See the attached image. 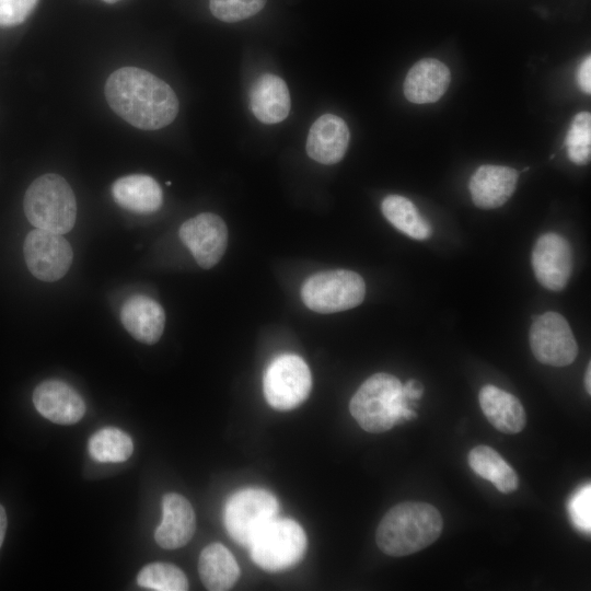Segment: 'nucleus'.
<instances>
[{
	"label": "nucleus",
	"instance_id": "obj_1",
	"mask_svg": "<svg viewBox=\"0 0 591 591\" xmlns=\"http://www.w3.org/2000/svg\"><path fill=\"white\" fill-rule=\"evenodd\" d=\"M104 92L111 108L139 129L163 128L178 113V100L172 88L137 67H123L109 74Z\"/></svg>",
	"mask_w": 591,
	"mask_h": 591
},
{
	"label": "nucleus",
	"instance_id": "obj_2",
	"mask_svg": "<svg viewBox=\"0 0 591 591\" xmlns=\"http://www.w3.org/2000/svg\"><path fill=\"white\" fill-rule=\"evenodd\" d=\"M442 528V517L432 505L406 501L385 513L376 529L375 541L384 554L402 557L431 545Z\"/></svg>",
	"mask_w": 591,
	"mask_h": 591
},
{
	"label": "nucleus",
	"instance_id": "obj_3",
	"mask_svg": "<svg viewBox=\"0 0 591 591\" xmlns=\"http://www.w3.org/2000/svg\"><path fill=\"white\" fill-rule=\"evenodd\" d=\"M351 416L366 431L380 433L416 417L401 381L389 373H375L367 379L349 403Z\"/></svg>",
	"mask_w": 591,
	"mask_h": 591
},
{
	"label": "nucleus",
	"instance_id": "obj_4",
	"mask_svg": "<svg viewBox=\"0 0 591 591\" xmlns=\"http://www.w3.org/2000/svg\"><path fill=\"white\" fill-rule=\"evenodd\" d=\"M23 209L32 225L59 234L69 232L77 217L74 193L68 182L55 173L44 174L28 186Z\"/></svg>",
	"mask_w": 591,
	"mask_h": 591
},
{
	"label": "nucleus",
	"instance_id": "obj_5",
	"mask_svg": "<svg viewBox=\"0 0 591 591\" xmlns=\"http://www.w3.org/2000/svg\"><path fill=\"white\" fill-rule=\"evenodd\" d=\"M247 547L257 566L267 571H280L302 559L306 535L294 520L275 518L256 534Z\"/></svg>",
	"mask_w": 591,
	"mask_h": 591
},
{
	"label": "nucleus",
	"instance_id": "obj_6",
	"mask_svg": "<svg viewBox=\"0 0 591 591\" xmlns=\"http://www.w3.org/2000/svg\"><path fill=\"white\" fill-rule=\"evenodd\" d=\"M366 296L362 277L351 270L321 271L309 277L302 288L303 303L318 313H335L359 305Z\"/></svg>",
	"mask_w": 591,
	"mask_h": 591
},
{
	"label": "nucleus",
	"instance_id": "obj_7",
	"mask_svg": "<svg viewBox=\"0 0 591 591\" xmlns=\"http://www.w3.org/2000/svg\"><path fill=\"white\" fill-rule=\"evenodd\" d=\"M278 511L279 503L271 493L246 488L228 499L223 522L227 532L236 543L248 546L256 534L277 518Z\"/></svg>",
	"mask_w": 591,
	"mask_h": 591
},
{
	"label": "nucleus",
	"instance_id": "obj_8",
	"mask_svg": "<svg viewBox=\"0 0 591 591\" xmlns=\"http://www.w3.org/2000/svg\"><path fill=\"white\" fill-rule=\"evenodd\" d=\"M312 376L305 361L292 354L276 357L267 367L263 390L267 403L275 409L290 410L310 394Z\"/></svg>",
	"mask_w": 591,
	"mask_h": 591
},
{
	"label": "nucleus",
	"instance_id": "obj_9",
	"mask_svg": "<svg viewBox=\"0 0 591 591\" xmlns=\"http://www.w3.org/2000/svg\"><path fill=\"white\" fill-rule=\"evenodd\" d=\"M530 346L542 363L565 367L573 362L578 345L568 322L557 312L537 315L530 328Z\"/></svg>",
	"mask_w": 591,
	"mask_h": 591
},
{
	"label": "nucleus",
	"instance_id": "obj_10",
	"mask_svg": "<svg viewBox=\"0 0 591 591\" xmlns=\"http://www.w3.org/2000/svg\"><path fill=\"white\" fill-rule=\"evenodd\" d=\"M23 254L31 274L46 282L62 278L73 259L72 247L61 234L37 228L26 235Z\"/></svg>",
	"mask_w": 591,
	"mask_h": 591
},
{
	"label": "nucleus",
	"instance_id": "obj_11",
	"mask_svg": "<svg viewBox=\"0 0 591 591\" xmlns=\"http://www.w3.org/2000/svg\"><path fill=\"white\" fill-rule=\"evenodd\" d=\"M178 235L196 263L205 269L213 267L227 248V225L219 216L211 212L199 213L186 220Z\"/></svg>",
	"mask_w": 591,
	"mask_h": 591
},
{
	"label": "nucleus",
	"instance_id": "obj_12",
	"mask_svg": "<svg viewBox=\"0 0 591 591\" xmlns=\"http://www.w3.org/2000/svg\"><path fill=\"white\" fill-rule=\"evenodd\" d=\"M532 267L537 281L552 291L563 290L572 269L571 247L557 233L542 234L532 252Z\"/></svg>",
	"mask_w": 591,
	"mask_h": 591
},
{
	"label": "nucleus",
	"instance_id": "obj_13",
	"mask_svg": "<svg viewBox=\"0 0 591 591\" xmlns=\"http://www.w3.org/2000/svg\"><path fill=\"white\" fill-rule=\"evenodd\" d=\"M33 403L43 417L59 425L76 424L85 413L81 395L68 383L56 379L46 380L35 387Z\"/></svg>",
	"mask_w": 591,
	"mask_h": 591
},
{
	"label": "nucleus",
	"instance_id": "obj_14",
	"mask_svg": "<svg viewBox=\"0 0 591 591\" xmlns=\"http://www.w3.org/2000/svg\"><path fill=\"white\" fill-rule=\"evenodd\" d=\"M196 529V517L190 502L179 494L169 493L162 498V521L154 538L165 549L186 545Z\"/></svg>",
	"mask_w": 591,
	"mask_h": 591
},
{
	"label": "nucleus",
	"instance_id": "obj_15",
	"mask_svg": "<svg viewBox=\"0 0 591 591\" xmlns=\"http://www.w3.org/2000/svg\"><path fill=\"white\" fill-rule=\"evenodd\" d=\"M350 132L343 118L324 114L310 128L306 139V153L322 164L339 162L349 144Z\"/></svg>",
	"mask_w": 591,
	"mask_h": 591
},
{
	"label": "nucleus",
	"instance_id": "obj_16",
	"mask_svg": "<svg viewBox=\"0 0 591 591\" xmlns=\"http://www.w3.org/2000/svg\"><path fill=\"white\" fill-rule=\"evenodd\" d=\"M120 322L138 341L153 345L162 336L165 325L163 308L154 299L144 294H134L123 304Z\"/></svg>",
	"mask_w": 591,
	"mask_h": 591
},
{
	"label": "nucleus",
	"instance_id": "obj_17",
	"mask_svg": "<svg viewBox=\"0 0 591 591\" xmlns=\"http://www.w3.org/2000/svg\"><path fill=\"white\" fill-rule=\"evenodd\" d=\"M518 172L509 166L485 164L472 175L468 184L473 202L482 209L502 206L513 194Z\"/></svg>",
	"mask_w": 591,
	"mask_h": 591
},
{
	"label": "nucleus",
	"instance_id": "obj_18",
	"mask_svg": "<svg viewBox=\"0 0 591 591\" xmlns=\"http://www.w3.org/2000/svg\"><path fill=\"white\" fill-rule=\"evenodd\" d=\"M450 80V70L442 61L425 58L407 72L403 86L404 95L415 104L433 103L444 94Z\"/></svg>",
	"mask_w": 591,
	"mask_h": 591
},
{
	"label": "nucleus",
	"instance_id": "obj_19",
	"mask_svg": "<svg viewBox=\"0 0 591 591\" xmlns=\"http://www.w3.org/2000/svg\"><path fill=\"white\" fill-rule=\"evenodd\" d=\"M290 94L286 82L278 76L265 73L258 77L250 91V107L264 124H277L289 115Z\"/></svg>",
	"mask_w": 591,
	"mask_h": 591
},
{
	"label": "nucleus",
	"instance_id": "obj_20",
	"mask_svg": "<svg viewBox=\"0 0 591 591\" xmlns=\"http://www.w3.org/2000/svg\"><path fill=\"white\" fill-rule=\"evenodd\" d=\"M115 202L136 213H151L160 209L163 193L159 183L144 174H131L116 179L111 188Z\"/></svg>",
	"mask_w": 591,
	"mask_h": 591
},
{
	"label": "nucleus",
	"instance_id": "obj_21",
	"mask_svg": "<svg viewBox=\"0 0 591 591\" xmlns=\"http://www.w3.org/2000/svg\"><path fill=\"white\" fill-rule=\"evenodd\" d=\"M478 398L487 420L499 431L514 434L525 427L524 408L511 393L488 384L482 387Z\"/></svg>",
	"mask_w": 591,
	"mask_h": 591
},
{
	"label": "nucleus",
	"instance_id": "obj_22",
	"mask_svg": "<svg viewBox=\"0 0 591 591\" xmlns=\"http://www.w3.org/2000/svg\"><path fill=\"white\" fill-rule=\"evenodd\" d=\"M198 572L206 589L224 591L233 587L239 579L240 567L225 546L212 543L206 546L199 555Z\"/></svg>",
	"mask_w": 591,
	"mask_h": 591
},
{
	"label": "nucleus",
	"instance_id": "obj_23",
	"mask_svg": "<svg viewBox=\"0 0 591 591\" xmlns=\"http://www.w3.org/2000/svg\"><path fill=\"white\" fill-rule=\"evenodd\" d=\"M471 468L482 478L490 482L499 491L510 494L519 486L514 470L493 448L477 445L467 456Z\"/></svg>",
	"mask_w": 591,
	"mask_h": 591
},
{
	"label": "nucleus",
	"instance_id": "obj_24",
	"mask_svg": "<svg viewBox=\"0 0 591 591\" xmlns=\"http://www.w3.org/2000/svg\"><path fill=\"white\" fill-rule=\"evenodd\" d=\"M381 210L392 225L412 239L425 240L430 236V224L408 198L389 195L383 199Z\"/></svg>",
	"mask_w": 591,
	"mask_h": 591
},
{
	"label": "nucleus",
	"instance_id": "obj_25",
	"mask_svg": "<svg viewBox=\"0 0 591 591\" xmlns=\"http://www.w3.org/2000/svg\"><path fill=\"white\" fill-rule=\"evenodd\" d=\"M132 451L131 438L118 428L100 429L89 440L90 455L101 463L125 462L130 457Z\"/></svg>",
	"mask_w": 591,
	"mask_h": 591
},
{
	"label": "nucleus",
	"instance_id": "obj_26",
	"mask_svg": "<svg viewBox=\"0 0 591 591\" xmlns=\"http://www.w3.org/2000/svg\"><path fill=\"white\" fill-rule=\"evenodd\" d=\"M137 583L155 591L188 590V581L182 569L167 563H151L144 566L137 576Z\"/></svg>",
	"mask_w": 591,
	"mask_h": 591
},
{
	"label": "nucleus",
	"instance_id": "obj_27",
	"mask_svg": "<svg viewBox=\"0 0 591 591\" xmlns=\"http://www.w3.org/2000/svg\"><path fill=\"white\" fill-rule=\"evenodd\" d=\"M565 144L568 158L578 165L589 162L591 155V115L578 113L568 129Z\"/></svg>",
	"mask_w": 591,
	"mask_h": 591
},
{
	"label": "nucleus",
	"instance_id": "obj_28",
	"mask_svg": "<svg viewBox=\"0 0 591 591\" xmlns=\"http://www.w3.org/2000/svg\"><path fill=\"white\" fill-rule=\"evenodd\" d=\"M267 0H209L213 16L223 22H239L258 13Z\"/></svg>",
	"mask_w": 591,
	"mask_h": 591
},
{
	"label": "nucleus",
	"instance_id": "obj_29",
	"mask_svg": "<svg viewBox=\"0 0 591 591\" xmlns=\"http://www.w3.org/2000/svg\"><path fill=\"white\" fill-rule=\"evenodd\" d=\"M568 512L573 525L583 533L591 532V486L583 485L570 497Z\"/></svg>",
	"mask_w": 591,
	"mask_h": 591
},
{
	"label": "nucleus",
	"instance_id": "obj_30",
	"mask_svg": "<svg viewBox=\"0 0 591 591\" xmlns=\"http://www.w3.org/2000/svg\"><path fill=\"white\" fill-rule=\"evenodd\" d=\"M38 0H0V27L15 26L25 21Z\"/></svg>",
	"mask_w": 591,
	"mask_h": 591
},
{
	"label": "nucleus",
	"instance_id": "obj_31",
	"mask_svg": "<svg viewBox=\"0 0 591 591\" xmlns=\"http://www.w3.org/2000/svg\"><path fill=\"white\" fill-rule=\"evenodd\" d=\"M577 82L580 89L590 94L591 92V58L587 56L577 70Z\"/></svg>",
	"mask_w": 591,
	"mask_h": 591
},
{
	"label": "nucleus",
	"instance_id": "obj_32",
	"mask_svg": "<svg viewBox=\"0 0 591 591\" xmlns=\"http://www.w3.org/2000/svg\"><path fill=\"white\" fill-rule=\"evenodd\" d=\"M403 391L408 402H416L422 396L421 384L413 379L403 384Z\"/></svg>",
	"mask_w": 591,
	"mask_h": 591
},
{
	"label": "nucleus",
	"instance_id": "obj_33",
	"mask_svg": "<svg viewBox=\"0 0 591 591\" xmlns=\"http://www.w3.org/2000/svg\"><path fill=\"white\" fill-rule=\"evenodd\" d=\"M7 530V514L4 508L0 505V547L3 543Z\"/></svg>",
	"mask_w": 591,
	"mask_h": 591
},
{
	"label": "nucleus",
	"instance_id": "obj_34",
	"mask_svg": "<svg viewBox=\"0 0 591 591\" xmlns=\"http://www.w3.org/2000/svg\"><path fill=\"white\" fill-rule=\"evenodd\" d=\"M591 364L589 362L588 367H587V370H586V375H584V386H586V391L588 392V394L591 393Z\"/></svg>",
	"mask_w": 591,
	"mask_h": 591
},
{
	"label": "nucleus",
	"instance_id": "obj_35",
	"mask_svg": "<svg viewBox=\"0 0 591 591\" xmlns=\"http://www.w3.org/2000/svg\"><path fill=\"white\" fill-rule=\"evenodd\" d=\"M103 1L106 2V3H116V2H118L119 0H103Z\"/></svg>",
	"mask_w": 591,
	"mask_h": 591
}]
</instances>
